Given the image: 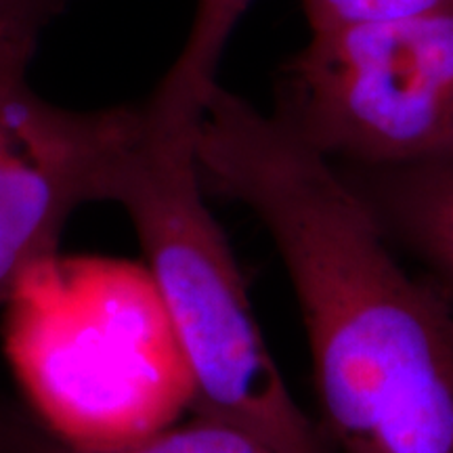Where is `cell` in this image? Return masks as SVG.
<instances>
[{
  "label": "cell",
  "instance_id": "obj_8",
  "mask_svg": "<svg viewBox=\"0 0 453 453\" xmlns=\"http://www.w3.org/2000/svg\"><path fill=\"white\" fill-rule=\"evenodd\" d=\"M313 32L407 19L453 9V0H303Z\"/></svg>",
  "mask_w": 453,
  "mask_h": 453
},
{
  "label": "cell",
  "instance_id": "obj_4",
  "mask_svg": "<svg viewBox=\"0 0 453 453\" xmlns=\"http://www.w3.org/2000/svg\"><path fill=\"white\" fill-rule=\"evenodd\" d=\"M36 34L0 27V307L44 267L67 220L107 202L139 105L78 111L55 105L27 78Z\"/></svg>",
  "mask_w": 453,
  "mask_h": 453
},
{
  "label": "cell",
  "instance_id": "obj_9",
  "mask_svg": "<svg viewBox=\"0 0 453 453\" xmlns=\"http://www.w3.org/2000/svg\"><path fill=\"white\" fill-rule=\"evenodd\" d=\"M72 0H0V27L41 34L64 13Z\"/></svg>",
  "mask_w": 453,
  "mask_h": 453
},
{
  "label": "cell",
  "instance_id": "obj_2",
  "mask_svg": "<svg viewBox=\"0 0 453 453\" xmlns=\"http://www.w3.org/2000/svg\"><path fill=\"white\" fill-rule=\"evenodd\" d=\"M137 105L107 202L128 214L139 237L196 413L242 426L275 453H334L283 380L229 240L203 200L196 160L203 110L156 93Z\"/></svg>",
  "mask_w": 453,
  "mask_h": 453
},
{
  "label": "cell",
  "instance_id": "obj_3",
  "mask_svg": "<svg viewBox=\"0 0 453 453\" xmlns=\"http://www.w3.org/2000/svg\"><path fill=\"white\" fill-rule=\"evenodd\" d=\"M273 116L338 166L453 150V9L313 32L275 82Z\"/></svg>",
  "mask_w": 453,
  "mask_h": 453
},
{
  "label": "cell",
  "instance_id": "obj_1",
  "mask_svg": "<svg viewBox=\"0 0 453 453\" xmlns=\"http://www.w3.org/2000/svg\"><path fill=\"white\" fill-rule=\"evenodd\" d=\"M206 194L269 231L307 334L334 453H453V313L407 273L334 162L219 84L196 130Z\"/></svg>",
  "mask_w": 453,
  "mask_h": 453
},
{
  "label": "cell",
  "instance_id": "obj_7",
  "mask_svg": "<svg viewBox=\"0 0 453 453\" xmlns=\"http://www.w3.org/2000/svg\"><path fill=\"white\" fill-rule=\"evenodd\" d=\"M254 0H196V13L183 49L157 87L191 101H208L219 87L226 42Z\"/></svg>",
  "mask_w": 453,
  "mask_h": 453
},
{
  "label": "cell",
  "instance_id": "obj_6",
  "mask_svg": "<svg viewBox=\"0 0 453 453\" xmlns=\"http://www.w3.org/2000/svg\"><path fill=\"white\" fill-rule=\"evenodd\" d=\"M0 453H275L252 433L220 418L196 413L110 449H87L61 437L41 413L0 393Z\"/></svg>",
  "mask_w": 453,
  "mask_h": 453
},
{
  "label": "cell",
  "instance_id": "obj_5",
  "mask_svg": "<svg viewBox=\"0 0 453 453\" xmlns=\"http://www.w3.org/2000/svg\"><path fill=\"white\" fill-rule=\"evenodd\" d=\"M334 166L453 313V150L393 166Z\"/></svg>",
  "mask_w": 453,
  "mask_h": 453
}]
</instances>
